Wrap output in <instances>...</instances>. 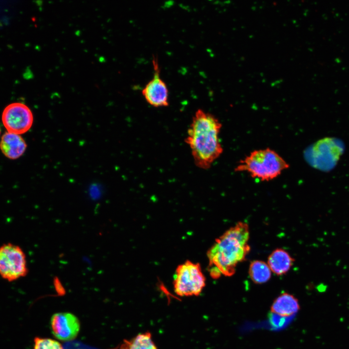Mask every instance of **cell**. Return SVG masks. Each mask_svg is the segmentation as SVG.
Returning <instances> with one entry per match:
<instances>
[{"mask_svg": "<svg viewBox=\"0 0 349 349\" xmlns=\"http://www.w3.org/2000/svg\"><path fill=\"white\" fill-rule=\"evenodd\" d=\"M249 237L248 224L239 222L215 240L207 254L212 278L234 275L237 265L250 252Z\"/></svg>", "mask_w": 349, "mask_h": 349, "instance_id": "1", "label": "cell"}, {"mask_svg": "<svg viewBox=\"0 0 349 349\" xmlns=\"http://www.w3.org/2000/svg\"><path fill=\"white\" fill-rule=\"evenodd\" d=\"M222 126L220 121L213 114L202 109L195 112L185 142L197 167L209 169L222 153L219 139Z\"/></svg>", "mask_w": 349, "mask_h": 349, "instance_id": "2", "label": "cell"}, {"mask_svg": "<svg viewBox=\"0 0 349 349\" xmlns=\"http://www.w3.org/2000/svg\"><path fill=\"white\" fill-rule=\"evenodd\" d=\"M289 167L287 162L276 152L267 148L252 152L240 161L236 172H244L261 181L271 180Z\"/></svg>", "mask_w": 349, "mask_h": 349, "instance_id": "3", "label": "cell"}, {"mask_svg": "<svg viewBox=\"0 0 349 349\" xmlns=\"http://www.w3.org/2000/svg\"><path fill=\"white\" fill-rule=\"evenodd\" d=\"M173 285L174 292L179 296L199 295L206 286V278L200 265L187 261L179 265Z\"/></svg>", "mask_w": 349, "mask_h": 349, "instance_id": "4", "label": "cell"}, {"mask_svg": "<svg viewBox=\"0 0 349 349\" xmlns=\"http://www.w3.org/2000/svg\"><path fill=\"white\" fill-rule=\"evenodd\" d=\"M28 272L26 255L18 245L11 243L0 246V276L13 282Z\"/></svg>", "mask_w": 349, "mask_h": 349, "instance_id": "5", "label": "cell"}, {"mask_svg": "<svg viewBox=\"0 0 349 349\" xmlns=\"http://www.w3.org/2000/svg\"><path fill=\"white\" fill-rule=\"evenodd\" d=\"M2 122L7 132L20 135L32 127L33 114L25 104L15 102L7 105L2 113Z\"/></svg>", "mask_w": 349, "mask_h": 349, "instance_id": "6", "label": "cell"}, {"mask_svg": "<svg viewBox=\"0 0 349 349\" xmlns=\"http://www.w3.org/2000/svg\"><path fill=\"white\" fill-rule=\"evenodd\" d=\"M154 75L152 79L142 90V95L151 106L165 107L169 105V91L165 82L160 77V69L157 58L152 60Z\"/></svg>", "mask_w": 349, "mask_h": 349, "instance_id": "7", "label": "cell"}, {"mask_svg": "<svg viewBox=\"0 0 349 349\" xmlns=\"http://www.w3.org/2000/svg\"><path fill=\"white\" fill-rule=\"evenodd\" d=\"M50 329L57 339L70 341L77 336L80 330V322L78 318L71 313H56L51 317Z\"/></svg>", "mask_w": 349, "mask_h": 349, "instance_id": "8", "label": "cell"}, {"mask_svg": "<svg viewBox=\"0 0 349 349\" xmlns=\"http://www.w3.org/2000/svg\"><path fill=\"white\" fill-rule=\"evenodd\" d=\"M27 146L26 142L20 135L7 131L1 138L0 149L9 159H16L20 157Z\"/></svg>", "mask_w": 349, "mask_h": 349, "instance_id": "9", "label": "cell"}, {"mask_svg": "<svg viewBox=\"0 0 349 349\" xmlns=\"http://www.w3.org/2000/svg\"><path fill=\"white\" fill-rule=\"evenodd\" d=\"M294 261V259L287 251L277 248L269 255L267 264L271 272L277 275H282L289 270Z\"/></svg>", "mask_w": 349, "mask_h": 349, "instance_id": "10", "label": "cell"}, {"mask_svg": "<svg viewBox=\"0 0 349 349\" xmlns=\"http://www.w3.org/2000/svg\"><path fill=\"white\" fill-rule=\"evenodd\" d=\"M300 309L298 300L293 295L284 292L276 298L273 302L270 311L283 317L290 316Z\"/></svg>", "mask_w": 349, "mask_h": 349, "instance_id": "11", "label": "cell"}, {"mask_svg": "<svg viewBox=\"0 0 349 349\" xmlns=\"http://www.w3.org/2000/svg\"><path fill=\"white\" fill-rule=\"evenodd\" d=\"M249 274L254 283L261 284L267 282L270 279L271 271L267 263L256 260L250 263Z\"/></svg>", "mask_w": 349, "mask_h": 349, "instance_id": "12", "label": "cell"}, {"mask_svg": "<svg viewBox=\"0 0 349 349\" xmlns=\"http://www.w3.org/2000/svg\"><path fill=\"white\" fill-rule=\"evenodd\" d=\"M120 349H158L149 332L139 333L129 340H124Z\"/></svg>", "mask_w": 349, "mask_h": 349, "instance_id": "13", "label": "cell"}, {"mask_svg": "<svg viewBox=\"0 0 349 349\" xmlns=\"http://www.w3.org/2000/svg\"><path fill=\"white\" fill-rule=\"evenodd\" d=\"M33 349H63L62 345L55 340L35 337Z\"/></svg>", "mask_w": 349, "mask_h": 349, "instance_id": "14", "label": "cell"}, {"mask_svg": "<svg viewBox=\"0 0 349 349\" xmlns=\"http://www.w3.org/2000/svg\"><path fill=\"white\" fill-rule=\"evenodd\" d=\"M277 315V314H276ZM277 315V318H275L273 316H271V318H272L271 321L272 323L275 326H280L281 324H283L284 323V320L283 317L280 316L279 315Z\"/></svg>", "mask_w": 349, "mask_h": 349, "instance_id": "15", "label": "cell"}, {"mask_svg": "<svg viewBox=\"0 0 349 349\" xmlns=\"http://www.w3.org/2000/svg\"><path fill=\"white\" fill-rule=\"evenodd\" d=\"M0 132H1V130H0Z\"/></svg>", "mask_w": 349, "mask_h": 349, "instance_id": "16", "label": "cell"}, {"mask_svg": "<svg viewBox=\"0 0 349 349\" xmlns=\"http://www.w3.org/2000/svg\"></svg>", "mask_w": 349, "mask_h": 349, "instance_id": "17", "label": "cell"}]
</instances>
